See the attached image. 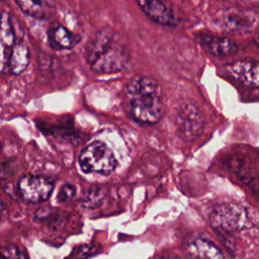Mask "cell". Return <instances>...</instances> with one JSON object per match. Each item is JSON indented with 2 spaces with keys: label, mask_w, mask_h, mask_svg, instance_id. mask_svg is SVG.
I'll return each instance as SVG.
<instances>
[{
  "label": "cell",
  "mask_w": 259,
  "mask_h": 259,
  "mask_svg": "<svg viewBox=\"0 0 259 259\" xmlns=\"http://www.w3.org/2000/svg\"><path fill=\"white\" fill-rule=\"evenodd\" d=\"M86 62L98 74H112L125 70L131 63L128 46L122 36L109 27L97 30L88 40Z\"/></svg>",
  "instance_id": "cell-1"
},
{
  "label": "cell",
  "mask_w": 259,
  "mask_h": 259,
  "mask_svg": "<svg viewBox=\"0 0 259 259\" xmlns=\"http://www.w3.org/2000/svg\"><path fill=\"white\" fill-rule=\"evenodd\" d=\"M128 114L142 124H155L164 112L160 84L151 76H136L124 88Z\"/></svg>",
  "instance_id": "cell-2"
},
{
  "label": "cell",
  "mask_w": 259,
  "mask_h": 259,
  "mask_svg": "<svg viewBox=\"0 0 259 259\" xmlns=\"http://www.w3.org/2000/svg\"><path fill=\"white\" fill-rule=\"evenodd\" d=\"M79 164L86 173L107 175L115 169L116 159L106 144L101 141H94L81 151Z\"/></svg>",
  "instance_id": "cell-3"
},
{
  "label": "cell",
  "mask_w": 259,
  "mask_h": 259,
  "mask_svg": "<svg viewBox=\"0 0 259 259\" xmlns=\"http://www.w3.org/2000/svg\"><path fill=\"white\" fill-rule=\"evenodd\" d=\"M211 226L221 232H235L252 226V215L243 205L223 203L209 215Z\"/></svg>",
  "instance_id": "cell-4"
},
{
  "label": "cell",
  "mask_w": 259,
  "mask_h": 259,
  "mask_svg": "<svg viewBox=\"0 0 259 259\" xmlns=\"http://www.w3.org/2000/svg\"><path fill=\"white\" fill-rule=\"evenodd\" d=\"M175 125L177 135L186 142H191L199 138L204 127V117L193 101L182 103L176 113Z\"/></svg>",
  "instance_id": "cell-5"
},
{
  "label": "cell",
  "mask_w": 259,
  "mask_h": 259,
  "mask_svg": "<svg viewBox=\"0 0 259 259\" xmlns=\"http://www.w3.org/2000/svg\"><path fill=\"white\" fill-rule=\"evenodd\" d=\"M17 188L25 201L37 203L50 197L54 189V182L42 175H25L18 181Z\"/></svg>",
  "instance_id": "cell-6"
},
{
  "label": "cell",
  "mask_w": 259,
  "mask_h": 259,
  "mask_svg": "<svg viewBox=\"0 0 259 259\" xmlns=\"http://www.w3.org/2000/svg\"><path fill=\"white\" fill-rule=\"evenodd\" d=\"M143 12L154 22L165 26H176L179 16L172 5L165 0H137Z\"/></svg>",
  "instance_id": "cell-7"
},
{
  "label": "cell",
  "mask_w": 259,
  "mask_h": 259,
  "mask_svg": "<svg viewBox=\"0 0 259 259\" xmlns=\"http://www.w3.org/2000/svg\"><path fill=\"white\" fill-rule=\"evenodd\" d=\"M11 16L8 12H0V73H8L10 58L16 44Z\"/></svg>",
  "instance_id": "cell-8"
},
{
  "label": "cell",
  "mask_w": 259,
  "mask_h": 259,
  "mask_svg": "<svg viewBox=\"0 0 259 259\" xmlns=\"http://www.w3.org/2000/svg\"><path fill=\"white\" fill-rule=\"evenodd\" d=\"M226 73L237 80L238 82L251 86L258 87L259 84V67L258 62L254 59H240L225 66Z\"/></svg>",
  "instance_id": "cell-9"
},
{
  "label": "cell",
  "mask_w": 259,
  "mask_h": 259,
  "mask_svg": "<svg viewBox=\"0 0 259 259\" xmlns=\"http://www.w3.org/2000/svg\"><path fill=\"white\" fill-rule=\"evenodd\" d=\"M202 49L209 55L218 58H225L237 53L238 45L227 36H220L213 33H200L198 36Z\"/></svg>",
  "instance_id": "cell-10"
},
{
  "label": "cell",
  "mask_w": 259,
  "mask_h": 259,
  "mask_svg": "<svg viewBox=\"0 0 259 259\" xmlns=\"http://www.w3.org/2000/svg\"><path fill=\"white\" fill-rule=\"evenodd\" d=\"M186 252L192 259H225L223 252L211 241L202 237L188 241Z\"/></svg>",
  "instance_id": "cell-11"
},
{
  "label": "cell",
  "mask_w": 259,
  "mask_h": 259,
  "mask_svg": "<svg viewBox=\"0 0 259 259\" xmlns=\"http://www.w3.org/2000/svg\"><path fill=\"white\" fill-rule=\"evenodd\" d=\"M50 46L57 51L71 50L81 40V36L61 24L53 25L48 31Z\"/></svg>",
  "instance_id": "cell-12"
},
{
  "label": "cell",
  "mask_w": 259,
  "mask_h": 259,
  "mask_svg": "<svg viewBox=\"0 0 259 259\" xmlns=\"http://www.w3.org/2000/svg\"><path fill=\"white\" fill-rule=\"evenodd\" d=\"M19 8L28 16L45 19L52 15L55 5L52 0H15Z\"/></svg>",
  "instance_id": "cell-13"
},
{
  "label": "cell",
  "mask_w": 259,
  "mask_h": 259,
  "mask_svg": "<svg viewBox=\"0 0 259 259\" xmlns=\"http://www.w3.org/2000/svg\"><path fill=\"white\" fill-rule=\"evenodd\" d=\"M29 50L27 45L22 38H18L16 40V44L14 46L9 67H8V73L18 75L22 73L29 63Z\"/></svg>",
  "instance_id": "cell-14"
},
{
  "label": "cell",
  "mask_w": 259,
  "mask_h": 259,
  "mask_svg": "<svg viewBox=\"0 0 259 259\" xmlns=\"http://www.w3.org/2000/svg\"><path fill=\"white\" fill-rule=\"evenodd\" d=\"M252 19L246 18L236 13H230L226 15L223 19V26L224 29L229 30L231 32H235L237 30H244L249 29L252 27Z\"/></svg>",
  "instance_id": "cell-15"
},
{
  "label": "cell",
  "mask_w": 259,
  "mask_h": 259,
  "mask_svg": "<svg viewBox=\"0 0 259 259\" xmlns=\"http://www.w3.org/2000/svg\"><path fill=\"white\" fill-rule=\"evenodd\" d=\"M0 259H26V256L15 246H8L0 251Z\"/></svg>",
  "instance_id": "cell-16"
},
{
  "label": "cell",
  "mask_w": 259,
  "mask_h": 259,
  "mask_svg": "<svg viewBox=\"0 0 259 259\" xmlns=\"http://www.w3.org/2000/svg\"><path fill=\"white\" fill-rule=\"evenodd\" d=\"M76 193V188L74 185H71V184H65L60 192H59V195H58V199L62 202H65V201H68L70 200L72 197H74Z\"/></svg>",
  "instance_id": "cell-17"
},
{
  "label": "cell",
  "mask_w": 259,
  "mask_h": 259,
  "mask_svg": "<svg viewBox=\"0 0 259 259\" xmlns=\"http://www.w3.org/2000/svg\"><path fill=\"white\" fill-rule=\"evenodd\" d=\"M103 194L101 193V189L100 188H96V189H92L89 191V193L85 196V199H84V204L86 206H92V203L93 204H96L98 203L101 198H102Z\"/></svg>",
  "instance_id": "cell-18"
},
{
  "label": "cell",
  "mask_w": 259,
  "mask_h": 259,
  "mask_svg": "<svg viewBox=\"0 0 259 259\" xmlns=\"http://www.w3.org/2000/svg\"><path fill=\"white\" fill-rule=\"evenodd\" d=\"M5 211H6V205L3 202V200L0 198V215H3Z\"/></svg>",
  "instance_id": "cell-19"
},
{
  "label": "cell",
  "mask_w": 259,
  "mask_h": 259,
  "mask_svg": "<svg viewBox=\"0 0 259 259\" xmlns=\"http://www.w3.org/2000/svg\"><path fill=\"white\" fill-rule=\"evenodd\" d=\"M162 259H181V258H179V257H178V256H176V255H172V254H170V255H167V256L163 257Z\"/></svg>",
  "instance_id": "cell-20"
},
{
  "label": "cell",
  "mask_w": 259,
  "mask_h": 259,
  "mask_svg": "<svg viewBox=\"0 0 259 259\" xmlns=\"http://www.w3.org/2000/svg\"><path fill=\"white\" fill-rule=\"evenodd\" d=\"M0 147H1V146H0Z\"/></svg>",
  "instance_id": "cell-21"
}]
</instances>
